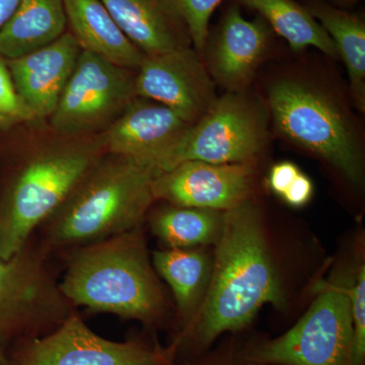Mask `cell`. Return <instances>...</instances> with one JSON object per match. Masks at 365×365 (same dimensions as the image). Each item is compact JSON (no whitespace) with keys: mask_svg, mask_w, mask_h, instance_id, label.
<instances>
[{"mask_svg":"<svg viewBox=\"0 0 365 365\" xmlns=\"http://www.w3.org/2000/svg\"><path fill=\"white\" fill-rule=\"evenodd\" d=\"M81 49L71 32L14 59H6L19 97L34 118L51 117Z\"/></svg>","mask_w":365,"mask_h":365,"instance_id":"obj_14","label":"cell"},{"mask_svg":"<svg viewBox=\"0 0 365 365\" xmlns=\"http://www.w3.org/2000/svg\"><path fill=\"white\" fill-rule=\"evenodd\" d=\"M151 259L158 277L165 281L172 290L181 321L179 331L182 330L202 304L212 262L203 250L197 248L155 251Z\"/></svg>","mask_w":365,"mask_h":365,"instance_id":"obj_19","label":"cell"},{"mask_svg":"<svg viewBox=\"0 0 365 365\" xmlns=\"http://www.w3.org/2000/svg\"><path fill=\"white\" fill-rule=\"evenodd\" d=\"M350 290L353 325L354 365H364L365 359V269L360 266Z\"/></svg>","mask_w":365,"mask_h":365,"instance_id":"obj_24","label":"cell"},{"mask_svg":"<svg viewBox=\"0 0 365 365\" xmlns=\"http://www.w3.org/2000/svg\"><path fill=\"white\" fill-rule=\"evenodd\" d=\"M349 287L318 285L307 313L287 333L240 354L242 365H354Z\"/></svg>","mask_w":365,"mask_h":365,"instance_id":"obj_6","label":"cell"},{"mask_svg":"<svg viewBox=\"0 0 365 365\" xmlns=\"http://www.w3.org/2000/svg\"><path fill=\"white\" fill-rule=\"evenodd\" d=\"M265 112L237 91L216 98L158 160L160 172L185 162L250 163L266 138Z\"/></svg>","mask_w":365,"mask_h":365,"instance_id":"obj_8","label":"cell"},{"mask_svg":"<svg viewBox=\"0 0 365 365\" xmlns=\"http://www.w3.org/2000/svg\"><path fill=\"white\" fill-rule=\"evenodd\" d=\"M64 7L67 31L81 51L124 68L138 69L145 55L122 32L102 0H64Z\"/></svg>","mask_w":365,"mask_h":365,"instance_id":"obj_17","label":"cell"},{"mask_svg":"<svg viewBox=\"0 0 365 365\" xmlns=\"http://www.w3.org/2000/svg\"><path fill=\"white\" fill-rule=\"evenodd\" d=\"M225 211L170 205L151 215L153 234L165 249H194L215 245L222 234Z\"/></svg>","mask_w":365,"mask_h":365,"instance_id":"obj_22","label":"cell"},{"mask_svg":"<svg viewBox=\"0 0 365 365\" xmlns=\"http://www.w3.org/2000/svg\"><path fill=\"white\" fill-rule=\"evenodd\" d=\"M265 304L287 307L260 210L250 200L223 213L222 234L205 297L170 343L177 352H201L222 334L246 328Z\"/></svg>","mask_w":365,"mask_h":365,"instance_id":"obj_1","label":"cell"},{"mask_svg":"<svg viewBox=\"0 0 365 365\" xmlns=\"http://www.w3.org/2000/svg\"><path fill=\"white\" fill-rule=\"evenodd\" d=\"M0 117L7 124L33 119L32 114L19 97L6 59L2 57H0Z\"/></svg>","mask_w":365,"mask_h":365,"instance_id":"obj_25","label":"cell"},{"mask_svg":"<svg viewBox=\"0 0 365 365\" xmlns=\"http://www.w3.org/2000/svg\"><path fill=\"white\" fill-rule=\"evenodd\" d=\"M0 365H11L6 348L1 347V346H0Z\"/></svg>","mask_w":365,"mask_h":365,"instance_id":"obj_30","label":"cell"},{"mask_svg":"<svg viewBox=\"0 0 365 365\" xmlns=\"http://www.w3.org/2000/svg\"><path fill=\"white\" fill-rule=\"evenodd\" d=\"M62 294L74 309L157 326L167 299L141 227L62 252Z\"/></svg>","mask_w":365,"mask_h":365,"instance_id":"obj_2","label":"cell"},{"mask_svg":"<svg viewBox=\"0 0 365 365\" xmlns=\"http://www.w3.org/2000/svg\"><path fill=\"white\" fill-rule=\"evenodd\" d=\"M190 365H242V362L240 352L235 350V344L232 342Z\"/></svg>","mask_w":365,"mask_h":365,"instance_id":"obj_28","label":"cell"},{"mask_svg":"<svg viewBox=\"0 0 365 365\" xmlns=\"http://www.w3.org/2000/svg\"><path fill=\"white\" fill-rule=\"evenodd\" d=\"M105 155L97 138L54 144L26 158L0 198V256L23 249Z\"/></svg>","mask_w":365,"mask_h":365,"instance_id":"obj_4","label":"cell"},{"mask_svg":"<svg viewBox=\"0 0 365 365\" xmlns=\"http://www.w3.org/2000/svg\"><path fill=\"white\" fill-rule=\"evenodd\" d=\"M336 4H340L341 6H351V4H356L360 0H332Z\"/></svg>","mask_w":365,"mask_h":365,"instance_id":"obj_31","label":"cell"},{"mask_svg":"<svg viewBox=\"0 0 365 365\" xmlns=\"http://www.w3.org/2000/svg\"><path fill=\"white\" fill-rule=\"evenodd\" d=\"M122 32L145 56L191 47L173 0H102Z\"/></svg>","mask_w":365,"mask_h":365,"instance_id":"obj_16","label":"cell"},{"mask_svg":"<svg viewBox=\"0 0 365 365\" xmlns=\"http://www.w3.org/2000/svg\"><path fill=\"white\" fill-rule=\"evenodd\" d=\"M51 253L33 235L9 259L0 256V346L43 337L73 312L51 266Z\"/></svg>","mask_w":365,"mask_h":365,"instance_id":"obj_5","label":"cell"},{"mask_svg":"<svg viewBox=\"0 0 365 365\" xmlns=\"http://www.w3.org/2000/svg\"><path fill=\"white\" fill-rule=\"evenodd\" d=\"M240 6L258 13L271 29L287 41L295 52L307 47L335 56L337 49L328 33L309 13L295 0H235Z\"/></svg>","mask_w":365,"mask_h":365,"instance_id":"obj_21","label":"cell"},{"mask_svg":"<svg viewBox=\"0 0 365 365\" xmlns=\"http://www.w3.org/2000/svg\"><path fill=\"white\" fill-rule=\"evenodd\" d=\"M254 174L250 163L185 162L158 175L153 196L170 205L227 211L249 200Z\"/></svg>","mask_w":365,"mask_h":365,"instance_id":"obj_12","label":"cell"},{"mask_svg":"<svg viewBox=\"0 0 365 365\" xmlns=\"http://www.w3.org/2000/svg\"><path fill=\"white\" fill-rule=\"evenodd\" d=\"M271 28L261 16L248 21L232 2L212 36L210 69L216 81L230 91L249 83L267 49Z\"/></svg>","mask_w":365,"mask_h":365,"instance_id":"obj_15","label":"cell"},{"mask_svg":"<svg viewBox=\"0 0 365 365\" xmlns=\"http://www.w3.org/2000/svg\"><path fill=\"white\" fill-rule=\"evenodd\" d=\"M328 33L342 57L355 104L364 111L365 106V23L357 14L348 13L324 1L309 0L306 6Z\"/></svg>","mask_w":365,"mask_h":365,"instance_id":"obj_20","label":"cell"},{"mask_svg":"<svg viewBox=\"0 0 365 365\" xmlns=\"http://www.w3.org/2000/svg\"><path fill=\"white\" fill-rule=\"evenodd\" d=\"M189 126L170 108L153 101L134 98L98 140L106 153L151 163L157 167L160 158Z\"/></svg>","mask_w":365,"mask_h":365,"instance_id":"obj_13","label":"cell"},{"mask_svg":"<svg viewBox=\"0 0 365 365\" xmlns=\"http://www.w3.org/2000/svg\"><path fill=\"white\" fill-rule=\"evenodd\" d=\"M263 365H272V364H263Z\"/></svg>","mask_w":365,"mask_h":365,"instance_id":"obj_33","label":"cell"},{"mask_svg":"<svg viewBox=\"0 0 365 365\" xmlns=\"http://www.w3.org/2000/svg\"><path fill=\"white\" fill-rule=\"evenodd\" d=\"M313 193V182L306 175L299 173V176L295 178L294 181L281 197L288 205L302 207L311 200Z\"/></svg>","mask_w":365,"mask_h":365,"instance_id":"obj_27","label":"cell"},{"mask_svg":"<svg viewBox=\"0 0 365 365\" xmlns=\"http://www.w3.org/2000/svg\"><path fill=\"white\" fill-rule=\"evenodd\" d=\"M6 124H7V122L6 121V120L2 119V118L0 117V126H1V125H6Z\"/></svg>","mask_w":365,"mask_h":365,"instance_id":"obj_32","label":"cell"},{"mask_svg":"<svg viewBox=\"0 0 365 365\" xmlns=\"http://www.w3.org/2000/svg\"><path fill=\"white\" fill-rule=\"evenodd\" d=\"M223 0H173L188 28L192 45L202 50L207 43L211 16Z\"/></svg>","mask_w":365,"mask_h":365,"instance_id":"obj_23","label":"cell"},{"mask_svg":"<svg viewBox=\"0 0 365 365\" xmlns=\"http://www.w3.org/2000/svg\"><path fill=\"white\" fill-rule=\"evenodd\" d=\"M300 170L294 163H280L274 165L269 175V186L272 189L274 193L282 196L288 187L294 181L295 178L299 176Z\"/></svg>","mask_w":365,"mask_h":365,"instance_id":"obj_26","label":"cell"},{"mask_svg":"<svg viewBox=\"0 0 365 365\" xmlns=\"http://www.w3.org/2000/svg\"><path fill=\"white\" fill-rule=\"evenodd\" d=\"M21 0H0V31L13 16Z\"/></svg>","mask_w":365,"mask_h":365,"instance_id":"obj_29","label":"cell"},{"mask_svg":"<svg viewBox=\"0 0 365 365\" xmlns=\"http://www.w3.org/2000/svg\"><path fill=\"white\" fill-rule=\"evenodd\" d=\"M11 365H178L172 345L131 338L106 339L73 312L51 333L21 341L11 348Z\"/></svg>","mask_w":365,"mask_h":365,"instance_id":"obj_9","label":"cell"},{"mask_svg":"<svg viewBox=\"0 0 365 365\" xmlns=\"http://www.w3.org/2000/svg\"><path fill=\"white\" fill-rule=\"evenodd\" d=\"M66 31L64 0H21L0 31V57L19 58L54 42Z\"/></svg>","mask_w":365,"mask_h":365,"instance_id":"obj_18","label":"cell"},{"mask_svg":"<svg viewBox=\"0 0 365 365\" xmlns=\"http://www.w3.org/2000/svg\"><path fill=\"white\" fill-rule=\"evenodd\" d=\"M135 74L102 57L81 51L53 113V130L81 136L108 127L136 98Z\"/></svg>","mask_w":365,"mask_h":365,"instance_id":"obj_10","label":"cell"},{"mask_svg":"<svg viewBox=\"0 0 365 365\" xmlns=\"http://www.w3.org/2000/svg\"><path fill=\"white\" fill-rule=\"evenodd\" d=\"M134 91L136 97L170 108L190 125L216 100L215 83L191 47L144 57Z\"/></svg>","mask_w":365,"mask_h":365,"instance_id":"obj_11","label":"cell"},{"mask_svg":"<svg viewBox=\"0 0 365 365\" xmlns=\"http://www.w3.org/2000/svg\"><path fill=\"white\" fill-rule=\"evenodd\" d=\"M160 173L153 163L107 153L34 235L53 254L141 227Z\"/></svg>","mask_w":365,"mask_h":365,"instance_id":"obj_3","label":"cell"},{"mask_svg":"<svg viewBox=\"0 0 365 365\" xmlns=\"http://www.w3.org/2000/svg\"><path fill=\"white\" fill-rule=\"evenodd\" d=\"M269 105L283 135L331 163L353 184H362L359 144L330 98L302 83L285 81L270 88Z\"/></svg>","mask_w":365,"mask_h":365,"instance_id":"obj_7","label":"cell"}]
</instances>
